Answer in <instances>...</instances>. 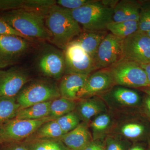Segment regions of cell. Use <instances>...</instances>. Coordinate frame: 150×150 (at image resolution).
Instances as JSON below:
<instances>
[{
	"label": "cell",
	"instance_id": "cell-25",
	"mask_svg": "<svg viewBox=\"0 0 150 150\" xmlns=\"http://www.w3.org/2000/svg\"><path fill=\"white\" fill-rule=\"evenodd\" d=\"M28 150H69L60 139H27L22 142Z\"/></svg>",
	"mask_w": 150,
	"mask_h": 150
},
{
	"label": "cell",
	"instance_id": "cell-21",
	"mask_svg": "<svg viewBox=\"0 0 150 150\" xmlns=\"http://www.w3.org/2000/svg\"><path fill=\"white\" fill-rule=\"evenodd\" d=\"M108 33V30H83L81 33L74 40L79 43L84 50L94 60L98 47Z\"/></svg>",
	"mask_w": 150,
	"mask_h": 150
},
{
	"label": "cell",
	"instance_id": "cell-9",
	"mask_svg": "<svg viewBox=\"0 0 150 150\" xmlns=\"http://www.w3.org/2000/svg\"><path fill=\"white\" fill-rule=\"evenodd\" d=\"M33 42L20 36L0 35V69L17 65L31 50Z\"/></svg>",
	"mask_w": 150,
	"mask_h": 150
},
{
	"label": "cell",
	"instance_id": "cell-31",
	"mask_svg": "<svg viewBox=\"0 0 150 150\" xmlns=\"http://www.w3.org/2000/svg\"><path fill=\"white\" fill-rule=\"evenodd\" d=\"M56 4L55 0H24L23 8L46 14L49 9Z\"/></svg>",
	"mask_w": 150,
	"mask_h": 150
},
{
	"label": "cell",
	"instance_id": "cell-26",
	"mask_svg": "<svg viewBox=\"0 0 150 150\" xmlns=\"http://www.w3.org/2000/svg\"><path fill=\"white\" fill-rule=\"evenodd\" d=\"M64 134L56 120H52L42 124L27 139H59Z\"/></svg>",
	"mask_w": 150,
	"mask_h": 150
},
{
	"label": "cell",
	"instance_id": "cell-32",
	"mask_svg": "<svg viewBox=\"0 0 150 150\" xmlns=\"http://www.w3.org/2000/svg\"><path fill=\"white\" fill-rule=\"evenodd\" d=\"M93 0H58L56 5L69 10H74L89 4Z\"/></svg>",
	"mask_w": 150,
	"mask_h": 150
},
{
	"label": "cell",
	"instance_id": "cell-13",
	"mask_svg": "<svg viewBox=\"0 0 150 150\" xmlns=\"http://www.w3.org/2000/svg\"><path fill=\"white\" fill-rule=\"evenodd\" d=\"M30 80L29 71L18 65L0 69V97L16 96Z\"/></svg>",
	"mask_w": 150,
	"mask_h": 150
},
{
	"label": "cell",
	"instance_id": "cell-8",
	"mask_svg": "<svg viewBox=\"0 0 150 150\" xmlns=\"http://www.w3.org/2000/svg\"><path fill=\"white\" fill-rule=\"evenodd\" d=\"M108 110L115 112L139 110L142 96L135 89L115 85L99 96Z\"/></svg>",
	"mask_w": 150,
	"mask_h": 150
},
{
	"label": "cell",
	"instance_id": "cell-15",
	"mask_svg": "<svg viewBox=\"0 0 150 150\" xmlns=\"http://www.w3.org/2000/svg\"><path fill=\"white\" fill-rule=\"evenodd\" d=\"M115 85L107 69L97 70L89 75L83 87L78 94V99L99 96Z\"/></svg>",
	"mask_w": 150,
	"mask_h": 150
},
{
	"label": "cell",
	"instance_id": "cell-28",
	"mask_svg": "<svg viewBox=\"0 0 150 150\" xmlns=\"http://www.w3.org/2000/svg\"><path fill=\"white\" fill-rule=\"evenodd\" d=\"M56 120L64 134L76 128L82 122L79 116L75 110L57 118Z\"/></svg>",
	"mask_w": 150,
	"mask_h": 150
},
{
	"label": "cell",
	"instance_id": "cell-12",
	"mask_svg": "<svg viewBox=\"0 0 150 150\" xmlns=\"http://www.w3.org/2000/svg\"><path fill=\"white\" fill-rule=\"evenodd\" d=\"M55 120L50 116L37 120L13 118L0 126V143L22 142L27 139L43 123Z\"/></svg>",
	"mask_w": 150,
	"mask_h": 150
},
{
	"label": "cell",
	"instance_id": "cell-16",
	"mask_svg": "<svg viewBox=\"0 0 150 150\" xmlns=\"http://www.w3.org/2000/svg\"><path fill=\"white\" fill-rule=\"evenodd\" d=\"M116 121L115 112L109 110L95 116L89 123L93 140H104L112 132Z\"/></svg>",
	"mask_w": 150,
	"mask_h": 150
},
{
	"label": "cell",
	"instance_id": "cell-1",
	"mask_svg": "<svg viewBox=\"0 0 150 150\" xmlns=\"http://www.w3.org/2000/svg\"><path fill=\"white\" fill-rule=\"evenodd\" d=\"M45 23L49 35L48 42L63 51L83 31L69 11L56 4L47 12Z\"/></svg>",
	"mask_w": 150,
	"mask_h": 150
},
{
	"label": "cell",
	"instance_id": "cell-37",
	"mask_svg": "<svg viewBox=\"0 0 150 150\" xmlns=\"http://www.w3.org/2000/svg\"><path fill=\"white\" fill-rule=\"evenodd\" d=\"M83 150H105L104 140H92Z\"/></svg>",
	"mask_w": 150,
	"mask_h": 150
},
{
	"label": "cell",
	"instance_id": "cell-38",
	"mask_svg": "<svg viewBox=\"0 0 150 150\" xmlns=\"http://www.w3.org/2000/svg\"><path fill=\"white\" fill-rule=\"evenodd\" d=\"M127 150H149L146 142L133 143Z\"/></svg>",
	"mask_w": 150,
	"mask_h": 150
},
{
	"label": "cell",
	"instance_id": "cell-41",
	"mask_svg": "<svg viewBox=\"0 0 150 150\" xmlns=\"http://www.w3.org/2000/svg\"><path fill=\"white\" fill-rule=\"evenodd\" d=\"M138 90L142 91L144 93L150 96V86L142 88L139 89Z\"/></svg>",
	"mask_w": 150,
	"mask_h": 150
},
{
	"label": "cell",
	"instance_id": "cell-19",
	"mask_svg": "<svg viewBox=\"0 0 150 150\" xmlns=\"http://www.w3.org/2000/svg\"><path fill=\"white\" fill-rule=\"evenodd\" d=\"M88 76L69 74H65L61 79L58 86L62 97L78 101V94L83 87Z\"/></svg>",
	"mask_w": 150,
	"mask_h": 150
},
{
	"label": "cell",
	"instance_id": "cell-20",
	"mask_svg": "<svg viewBox=\"0 0 150 150\" xmlns=\"http://www.w3.org/2000/svg\"><path fill=\"white\" fill-rule=\"evenodd\" d=\"M141 1L137 0L118 1L113 9V21H138L139 18Z\"/></svg>",
	"mask_w": 150,
	"mask_h": 150
},
{
	"label": "cell",
	"instance_id": "cell-36",
	"mask_svg": "<svg viewBox=\"0 0 150 150\" xmlns=\"http://www.w3.org/2000/svg\"><path fill=\"white\" fill-rule=\"evenodd\" d=\"M0 150H28L22 142H6L0 143Z\"/></svg>",
	"mask_w": 150,
	"mask_h": 150
},
{
	"label": "cell",
	"instance_id": "cell-14",
	"mask_svg": "<svg viewBox=\"0 0 150 150\" xmlns=\"http://www.w3.org/2000/svg\"><path fill=\"white\" fill-rule=\"evenodd\" d=\"M120 40L108 33L100 43L94 59L97 70L107 69L121 59Z\"/></svg>",
	"mask_w": 150,
	"mask_h": 150
},
{
	"label": "cell",
	"instance_id": "cell-30",
	"mask_svg": "<svg viewBox=\"0 0 150 150\" xmlns=\"http://www.w3.org/2000/svg\"><path fill=\"white\" fill-rule=\"evenodd\" d=\"M140 1L141 5L138 30L146 33L150 30V0H143Z\"/></svg>",
	"mask_w": 150,
	"mask_h": 150
},
{
	"label": "cell",
	"instance_id": "cell-23",
	"mask_svg": "<svg viewBox=\"0 0 150 150\" xmlns=\"http://www.w3.org/2000/svg\"><path fill=\"white\" fill-rule=\"evenodd\" d=\"M20 109L16 96L0 97V126L15 118Z\"/></svg>",
	"mask_w": 150,
	"mask_h": 150
},
{
	"label": "cell",
	"instance_id": "cell-40",
	"mask_svg": "<svg viewBox=\"0 0 150 150\" xmlns=\"http://www.w3.org/2000/svg\"><path fill=\"white\" fill-rule=\"evenodd\" d=\"M141 67L144 70L146 74L148 81L150 85V63L145 64L141 65Z\"/></svg>",
	"mask_w": 150,
	"mask_h": 150
},
{
	"label": "cell",
	"instance_id": "cell-27",
	"mask_svg": "<svg viewBox=\"0 0 150 150\" xmlns=\"http://www.w3.org/2000/svg\"><path fill=\"white\" fill-rule=\"evenodd\" d=\"M77 101L60 97L52 100L50 106L49 116L54 119L75 110Z\"/></svg>",
	"mask_w": 150,
	"mask_h": 150
},
{
	"label": "cell",
	"instance_id": "cell-5",
	"mask_svg": "<svg viewBox=\"0 0 150 150\" xmlns=\"http://www.w3.org/2000/svg\"><path fill=\"white\" fill-rule=\"evenodd\" d=\"M40 44L34 61V66L43 76L61 80L65 75V62L64 51L51 43Z\"/></svg>",
	"mask_w": 150,
	"mask_h": 150
},
{
	"label": "cell",
	"instance_id": "cell-42",
	"mask_svg": "<svg viewBox=\"0 0 150 150\" xmlns=\"http://www.w3.org/2000/svg\"><path fill=\"white\" fill-rule=\"evenodd\" d=\"M147 144L148 148L149 150H150V132L148 137L147 141Z\"/></svg>",
	"mask_w": 150,
	"mask_h": 150
},
{
	"label": "cell",
	"instance_id": "cell-24",
	"mask_svg": "<svg viewBox=\"0 0 150 150\" xmlns=\"http://www.w3.org/2000/svg\"><path fill=\"white\" fill-rule=\"evenodd\" d=\"M139 28V21H112L107 25V30L121 40L137 32Z\"/></svg>",
	"mask_w": 150,
	"mask_h": 150
},
{
	"label": "cell",
	"instance_id": "cell-39",
	"mask_svg": "<svg viewBox=\"0 0 150 150\" xmlns=\"http://www.w3.org/2000/svg\"><path fill=\"white\" fill-rule=\"evenodd\" d=\"M100 1L103 5L113 9L117 4V3L118 2V0H102V1Z\"/></svg>",
	"mask_w": 150,
	"mask_h": 150
},
{
	"label": "cell",
	"instance_id": "cell-29",
	"mask_svg": "<svg viewBox=\"0 0 150 150\" xmlns=\"http://www.w3.org/2000/svg\"><path fill=\"white\" fill-rule=\"evenodd\" d=\"M104 144L105 150H127L133 143L117 134H110L105 138Z\"/></svg>",
	"mask_w": 150,
	"mask_h": 150
},
{
	"label": "cell",
	"instance_id": "cell-6",
	"mask_svg": "<svg viewBox=\"0 0 150 150\" xmlns=\"http://www.w3.org/2000/svg\"><path fill=\"white\" fill-rule=\"evenodd\" d=\"M107 69L115 85L137 90L150 86L144 70L137 63L120 60Z\"/></svg>",
	"mask_w": 150,
	"mask_h": 150
},
{
	"label": "cell",
	"instance_id": "cell-34",
	"mask_svg": "<svg viewBox=\"0 0 150 150\" xmlns=\"http://www.w3.org/2000/svg\"><path fill=\"white\" fill-rule=\"evenodd\" d=\"M139 112L143 117L150 122V96L145 93L143 95Z\"/></svg>",
	"mask_w": 150,
	"mask_h": 150
},
{
	"label": "cell",
	"instance_id": "cell-33",
	"mask_svg": "<svg viewBox=\"0 0 150 150\" xmlns=\"http://www.w3.org/2000/svg\"><path fill=\"white\" fill-rule=\"evenodd\" d=\"M24 0H0V12L24 8Z\"/></svg>",
	"mask_w": 150,
	"mask_h": 150
},
{
	"label": "cell",
	"instance_id": "cell-10",
	"mask_svg": "<svg viewBox=\"0 0 150 150\" xmlns=\"http://www.w3.org/2000/svg\"><path fill=\"white\" fill-rule=\"evenodd\" d=\"M120 60L140 65L150 63V37L146 33L138 30L120 40Z\"/></svg>",
	"mask_w": 150,
	"mask_h": 150
},
{
	"label": "cell",
	"instance_id": "cell-11",
	"mask_svg": "<svg viewBox=\"0 0 150 150\" xmlns=\"http://www.w3.org/2000/svg\"><path fill=\"white\" fill-rule=\"evenodd\" d=\"M65 74L89 76L97 71L93 58L74 40L64 50Z\"/></svg>",
	"mask_w": 150,
	"mask_h": 150
},
{
	"label": "cell",
	"instance_id": "cell-2",
	"mask_svg": "<svg viewBox=\"0 0 150 150\" xmlns=\"http://www.w3.org/2000/svg\"><path fill=\"white\" fill-rule=\"evenodd\" d=\"M46 14L21 8L0 12V16L13 29L32 41H49L45 23Z\"/></svg>",
	"mask_w": 150,
	"mask_h": 150
},
{
	"label": "cell",
	"instance_id": "cell-18",
	"mask_svg": "<svg viewBox=\"0 0 150 150\" xmlns=\"http://www.w3.org/2000/svg\"><path fill=\"white\" fill-rule=\"evenodd\" d=\"M108 110L104 101L98 96L79 100L75 109L82 122L88 124L95 116Z\"/></svg>",
	"mask_w": 150,
	"mask_h": 150
},
{
	"label": "cell",
	"instance_id": "cell-17",
	"mask_svg": "<svg viewBox=\"0 0 150 150\" xmlns=\"http://www.w3.org/2000/svg\"><path fill=\"white\" fill-rule=\"evenodd\" d=\"M59 139L69 150H83L93 140L89 124L83 122Z\"/></svg>",
	"mask_w": 150,
	"mask_h": 150
},
{
	"label": "cell",
	"instance_id": "cell-4",
	"mask_svg": "<svg viewBox=\"0 0 150 150\" xmlns=\"http://www.w3.org/2000/svg\"><path fill=\"white\" fill-rule=\"evenodd\" d=\"M115 113L116 123L110 134H117L133 144L147 142L150 122L141 115L139 110Z\"/></svg>",
	"mask_w": 150,
	"mask_h": 150
},
{
	"label": "cell",
	"instance_id": "cell-35",
	"mask_svg": "<svg viewBox=\"0 0 150 150\" xmlns=\"http://www.w3.org/2000/svg\"><path fill=\"white\" fill-rule=\"evenodd\" d=\"M0 35H15V36H20V37L23 38L25 39L31 40L28 39L26 37L21 35L19 33L13 29L1 16H0Z\"/></svg>",
	"mask_w": 150,
	"mask_h": 150
},
{
	"label": "cell",
	"instance_id": "cell-43",
	"mask_svg": "<svg viewBox=\"0 0 150 150\" xmlns=\"http://www.w3.org/2000/svg\"><path fill=\"white\" fill-rule=\"evenodd\" d=\"M146 33L147 35L148 36H149L150 37V30H149L148 32H146Z\"/></svg>",
	"mask_w": 150,
	"mask_h": 150
},
{
	"label": "cell",
	"instance_id": "cell-7",
	"mask_svg": "<svg viewBox=\"0 0 150 150\" xmlns=\"http://www.w3.org/2000/svg\"><path fill=\"white\" fill-rule=\"evenodd\" d=\"M58 86L45 80H36L28 83L16 96L21 109L33 105L51 101L60 97Z\"/></svg>",
	"mask_w": 150,
	"mask_h": 150
},
{
	"label": "cell",
	"instance_id": "cell-3",
	"mask_svg": "<svg viewBox=\"0 0 150 150\" xmlns=\"http://www.w3.org/2000/svg\"><path fill=\"white\" fill-rule=\"evenodd\" d=\"M69 11L85 31L107 30V25L113 21V9L103 5L100 0H93L80 8Z\"/></svg>",
	"mask_w": 150,
	"mask_h": 150
},
{
	"label": "cell",
	"instance_id": "cell-22",
	"mask_svg": "<svg viewBox=\"0 0 150 150\" xmlns=\"http://www.w3.org/2000/svg\"><path fill=\"white\" fill-rule=\"evenodd\" d=\"M51 101L40 103L20 109L15 118L22 120H37L49 116Z\"/></svg>",
	"mask_w": 150,
	"mask_h": 150
}]
</instances>
